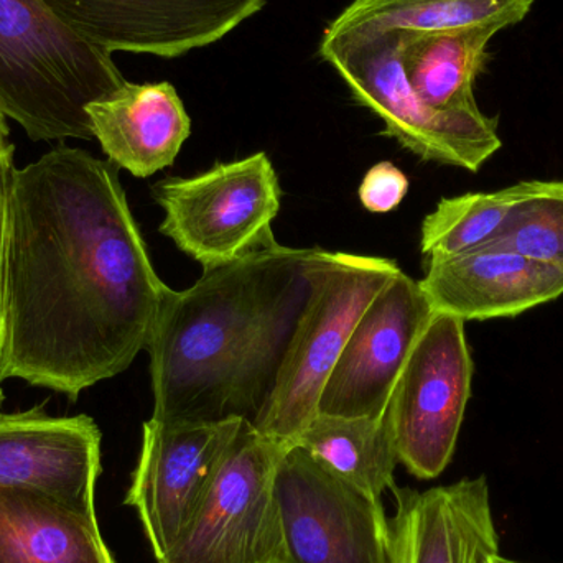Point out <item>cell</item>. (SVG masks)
Listing matches in <instances>:
<instances>
[{
	"label": "cell",
	"instance_id": "6da1fadb",
	"mask_svg": "<svg viewBox=\"0 0 563 563\" xmlns=\"http://www.w3.org/2000/svg\"><path fill=\"white\" fill-rule=\"evenodd\" d=\"M168 291L114 164L58 145L15 167L0 253V383L78 399L147 350Z\"/></svg>",
	"mask_w": 563,
	"mask_h": 563
},
{
	"label": "cell",
	"instance_id": "7a4b0ae2",
	"mask_svg": "<svg viewBox=\"0 0 563 563\" xmlns=\"http://www.w3.org/2000/svg\"><path fill=\"white\" fill-rule=\"evenodd\" d=\"M321 250L276 240L168 291L147 344L154 413L167 423H253L266 409L311 295Z\"/></svg>",
	"mask_w": 563,
	"mask_h": 563
},
{
	"label": "cell",
	"instance_id": "3957f363",
	"mask_svg": "<svg viewBox=\"0 0 563 563\" xmlns=\"http://www.w3.org/2000/svg\"><path fill=\"white\" fill-rule=\"evenodd\" d=\"M124 82L111 53L73 32L43 0H0V114L33 142L91 141L86 108Z\"/></svg>",
	"mask_w": 563,
	"mask_h": 563
},
{
	"label": "cell",
	"instance_id": "277c9868",
	"mask_svg": "<svg viewBox=\"0 0 563 563\" xmlns=\"http://www.w3.org/2000/svg\"><path fill=\"white\" fill-rule=\"evenodd\" d=\"M400 267L386 257L321 250L311 271V295L291 336L273 396L254 429L294 445L317 416L324 384L367 305Z\"/></svg>",
	"mask_w": 563,
	"mask_h": 563
},
{
	"label": "cell",
	"instance_id": "5b68a950",
	"mask_svg": "<svg viewBox=\"0 0 563 563\" xmlns=\"http://www.w3.org/2000/svg\"><path fill=\"white\" fill-rule=\"evenodd\" d=\"M285 449L243 422L194 518L157 563H288L276 498Z\"/></svg>",
	"mask_w": 563,
	"mask_h": 563
},
{
	"label": "cell",
	"instance_id": "8992f818",
	"mask_svg": "<svg viewBox=\"0 0 563 563\" xmlns=\"http://www.w3.org/2000/svg\"><path fill=\"white\" fill-rule=\"evenodd\" d=\"M152 194L165 214L161 233L205 269L276 240L282 190L264 152L195 177L165 178Z\"/></svg>",
	"mask_w": 563,
	"mask_h": 563
},
{
	"label": "cell",
	"instance_id": "52a82bcc",
	"mask_svg": "<svg viewBox=\"0 0 563 563\" xmlns=\"http://www.w3.org/2000/svg\"><path fill=\"white\" fill-rule=\"evenodd\" d=\"M472 379L465 321L433 311L397 377L386 410L397 460L410 475L435 479L452 462Z\"/></svg>",
	"mask_w": 563,
	"mask_h": 563
},
{
	"label": "cell",
	"instance_id": "ba28073f",
	"mask_svg": "<svg viewBox=\"0 0 563 563\" xmlns=\"http://www.w3.org/2000/svg\"><path fill=\"white\" fill-rule=\"evenodd\" d=\"M288 563H389L380 498L351 485L288 445L276 472Z\"/></svg>",
	"mask_w": 563,
	"mask_h": 563
},
{
	"label": "cell",
	"instance_id": "9c48e42d",
	"mask_svg": "<svg viewBox=\"0 0 563 563\" xmlns=\"http://www.w3.org/2000/svg\"><path fill=\"white\" fill-rule=\"evenodd\" d=\"M243 422L144 423L141 455L124 503L137 512L157 561L194 518Z\"/></svg>",
	"mask_w": 563,
	"mask_h": 563
},
{
	"label": "cell",
	"instance_id": "30bf717a",
	"mask_svg": "<svg viewBox=\"0 0 563 563\" xmlns=\"http://www.w3.org/2000/svg\"><path fill=\"white\" fill-rule=\"evenodd\" d=\"M432 314L420 282L400 271L357 318L324 384L317 413L386 416L397 377Z\"/></svg>",
	"mask_w": 563,
	"mask_h": 563
},
{
	"label": "cell",
	"instance_id": "8fae6325",
	"mask_svg": "<svg viewBox=\"0 0 563 563\" xmlns=\"http://www.w3.org/2000/svg\"><path fill=\"white\" fill-rule=\"evenodd\" d=\"M86 42L106 52L175 58L211 45L267 0H43Z\"/></svg>",
	"mask_w": 563,
	"mask_h": 563
},
{
	"label": "cell",
	"instance_id": "7c38bea8",
	"mask_svg": "<svg viewBox=\"0 0 563 563\" xmlns=\"http://www.w3.org/2000/svg\"><path fill=\"white\" fill-rule=\"evenodd\" d=\"M101 440L85 413L55 417L42 406L0 412V488L45 493L96 516Z\"/></svg>",
	"mask_w": 563,
	"mask_h": 563
},
{
	"label": "cell",
	"instance_id": "4fadbf2b",
	"mask_svg": "<svg viewBox=\"0 0 563 563\" xmlns=\"http://www.w3.org/2000/svg\"><path fill=\"white\" fill-rule=\"evenodd\" d=\"M389 563H488L499 554L486 476L417 492L394 486Z\"/></svg>",
	"mask_w": 563,
	"mask_h": 563
},
{
	"label": "cell",
	"instance_id": "5bb4252c",
	"mask_svg": "<svg viewBox=\"0 0 563 563\" xmlns=\"http://www.w3.org/2000/svg\"><path fill=\"white\" fill-rule=\"evenodd\" d=\"M420 287L433 311L468 320L516 317L563 295V267L501 247L427 257Z\"/></svg>",
	"mask_w": 563,
	"mask_h": 563
},
{
	"label": "cell",
	"instance_id": "9a60e30c",
	"mask_svg": "<svg viewBox=\"0 0 563 563\" xmlns=\"http://www.w3.org/2000/svg\"><path fill=\"white\" fill-rule=\"evenodd\" d=\"M108 161L137 178L170 167L191 134V119L170 82H124L86 108Z\"/></svg>",
	"mask_w": 563,
	"mask_h": 563
},
{
	"label": "cell",
	"instance_id": "2e32d148",
	"mask_svg": "<svg viewBox=\"0 0 563 563\" xmlns=\"http://www.w3.org/2000/svg\"><path fill=\"white\" fill-rule=\"evenodd\" d=\"M0 563H115L98 518L23 488H0Z\"/></svg>",
	"mask_w": 563,
	"mask_h": 563
},
{
	"label": "cell",
	"instance_id": "e0dca14e",
	"mask_svg": "<svg viewBox=\"0 0 563 563\" xmlns=\"http://www.w3.org/2000/svg\"><path fill=\"white\" fill-rule=\"evenodd\" d=\"M294 445L363 492L380 498L393 489L397 453L387 417L317 413Z\"/></svg>",
	"mask_w": 563,
	"mask_h": 563
},
{
	"label": "cell",
	"instance_id": "ac0fdd59",
	"mask_svg": "<svg viewBox=\"0 0 563 563\" xmlns=\"http://www.w3.org/2000/svg\"><path fill=\"white\" fill-rule=\"evenodd\" d=\"M539 184V180L521 181L492 194L443 198L423 220L420 231L423 256H455L488 246L505 233L522 201L538 190Z\"/></svg>",
	"mask_w": 563,
	"mask_h": 563
},
{
	"label": "cell",
	"instance_id": "d6986e66",
	"mask_svg": "<svg viewBox=\"0 0 563 563\" xmlns=\"http://www.w3.org/2000/svg\"><path fill=\"white\" fill-rule=\"evenodd\" d=\"M534 0H354L333 20L344 26L452 30L522 22Z\"/></svg>",
	"mask_w": 563,
	"mask_h": 563
},
{
	"label": "cell",
	"instance_id": "ffe728a7",
	"mask_svg": "<svg viewBox=\"0 0 563 563\" xmlns=\"http://www.w3.org/2000/svg\"><path fill=\"white\" fill-rule=\"evenodd\" d=\"M488 246L563 267V181H541L522 201L505 233Z\"/></svg>",
	"mask_w": 563,
	"mask_h": 563
},
{
	"label": "cell",
	"instance_id": "44dd1931",
	"mask_svg": "<svg viewBox=\"0 0 563 563\" xmlns=\"http://www.w3.org/2000/svg\"><path fill=\"white\" fill-rule=\"evenodd\" d=\"M409 191L406 174L390 162H379L364 175L357 197L371 213L386 214L396 210Z\"/></svg>",
	"mask_w": 563,
	"mask_h": 563
},
{
	"label": "cell",
	"instance_id": "7402d4cb",
	"mask_svg": "<svg viewBox=\"0 0 563 563\" xmlns=\"http://www.w3.org/2000/svg\"><path fill=\"white\" fill-rule=\"evenodd\" d=\"M9 125L5 118L0 114V253H2L3 218H5L7 194H9L10 178H12L15 165H13V147L9 139Z\"/></svg>",
	"mask_w": 563,
	"mask_h": 563
},
{
	"label": "cell",
	"instance_id": "603a6c76",
	"mask_svg": "<svg viewBox=\"0 0 563 563\" xmlns=\"http://www.w3.org/2000/svg\"><path fill=\"white\" fill-rule=\"evenodd\" d=\"M488 563H522V562L511 561V559L503 558L501 554H495L488 559Z\"/></svg>",
	"mask_w": 563,
	"mask_h": 563
},
{
	"label": "cell",
	"instance_id": "cb8c5ba5",
	"mask_svg": "<svg viewBox=\"0 0 563 563\" xmlns=\"http://www.w3.org/2000/svg\"><path fill=\"white\" fill-rule=\"evenodd\" d=\"M3 399H5V396H3L2 387H0V406H2Z\"/></svg>",
	"mask_w": 563,
	"mask_h": 563
}]
</instances>
